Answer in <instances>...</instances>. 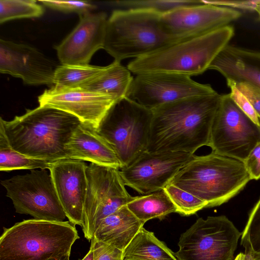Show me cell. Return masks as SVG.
Returning <instances> with one entry per match:
<instances>
[{"instance_id": "cell-40", "label": "cell", "mask_w": 260, "mask_h": 260, "mask_svg": "<svg viewBox=\"0 0 260 260\" xmlns=\"http://www.w3.org/2000/svg\"><path fill=\"white\" fill-rule=\"evenodd\" d=\"M258 14L259 19L260 20V5H259L255 11Z\"/></svg>"}, {"instance_id": "cell-4", "label": "cell", "mask_w": 260, "mask_h": 260, "mask_svg": "<svg viewBox=\"0 0 260 260\" xmlns=\"http://www.w3.org/2000/svg\"><path fill=\"white\" fill-rule=\"evenodd\" d=\"M234 27L227 25L204 35L176 42L129 62L127 69L136 75L170 73L189 76L209 69L216 56L234 35Z\"/></svg>"}, {"instance_id": "cell-6", "label": "cell", "mask_w": 260, "mask_h": 260, "mask_svg": "<svg viewBox=\"0 0 260 260\" xmlns=\"http://www.w3.org/2000/svg\"><path fill=\"white\" fill-rule=\"evenodd\" d=\"M0 238V260H47L70 255L79 239L69 221L23 220L3 228Z\"/></svg>"}, {"instance_id": "cell-2", "label": "cell", "mask_w": 260, "mask_h": 260, "mask_svg": "<svg viewBox=\"0 0 260 260\" xmlns=\"http://www.w3.org/2000/svg\"><path fill=\"white\" fill-rule=\"evenodd\" d=\"M75 116L52 107L39 106L7 121L0 128L10 146L25 155L51 162L68 159L66 146L81 123Z\"/></svg>"}, {"instance_id": "cell-1", "label": "cell", "mask_w": 260, "mask_h": 260, "mask_svg": "<svg viewBox=\"0 0 260 260\" xmlns=\"http://www.w3.org/2000/svg\"><path fill=\"white\" fill-rule=\"evenodd\" d=\"M222 94L194 96L152 109L146 151L192 154L209 146L212 123Z\"/></svg>"}, {"instance_id": "cell-11", "label": "cell", "mask_w": 260, "mask_h": 260, "mask_svg": "<svg viewBox=\"0 0 260 260\" xmlns=\"http://www.w3.org/2000/svg\"><path fill=\"white\" fill-rule=\"evenodd\" d=\"M260 142V126L236 105L230 93L222 94L211 131L212 152L244 161Z\"/></svg>"}, {"instance_id": "cell-18", "label": "cell", "mask_w": 260, "mask_h": 260, "mask_svg": "<svg viewBox=\"0 0 260 260\" xmlns=\"http://www.w3.org/2000/svg\"><path fill=\"white\" fill-rule=\"evenodd\" d=\"M87 167L85 161L66 159L54 162L49 169L67 217L73 225L81 227L87 191Z\"/></svg>"}, {"instance_id": "cell-39", "label": "cell", "mask_w": 260, "mask_h": 260, "mask_svg": "<svg viewBox=\"0 0 260 260\" xmlns=\"http://www.w3.org/2000/svg\"><path fill=\"white\" fill-rule=\"evenodd\" d=\"M70 255H64L60 258H50L47 260H70Z\"/></svg>"}, {"instance_id": "cell-32", "label": "cell", "mask_w": 260, "mask_h": 260, "mask_svg": "<svg viewBox=\"0 0 260 260\" xmlns=\"http://www.w3.org/2000/svg\"><path fill=\"white\" fill-rule=\"evenodd\" d=\"M228 86L230 88V96L236 105L253 122L260 126V120L248 99L230 81H226Z\"/></svg>"}, {"instance_id": "cell-26", "label": "cell", "mask_w": 260, "mask_h": 260, "mask_svg": "<svg viewBox=\"0 0 260 260\" xmlns=\"http://www.w3.org/2000/svg\"><path fill=\"white\" fill-rule=\"evenodd\" d=\"M54 162L22 154L10 145L3 130L0 128V170H34L49 169Z\"/></svg>"}, {"instance_id": "cell-5", "label": "cell", "mask_w": 260, "mask_h": 260, "mask_svg": "<svg viewBox=\"0 0 260 260\" xmlns=\"http://www.w3.org/2000/svg\"><path fill=\"white\" fill-rule=\"evenodd\" d=\"M161 15L144 9L114 10L107 20L103 49L120 62L145 56L183 40L166 33Z\"/></svg>"}, {"instance_id": "cell-38", "label": "cell", "mask_w": 260, "mask_h": 260, "mask_svg": "<svg viewBox=\"0 0 260 260\" xmlns=\"http://www.w3.org/2000/svg\"><path fill=\"white\" fill-rule=\"evenodd\" d=\"M93 250L91 245H90V249L87 254L84 257V258L81 260H93Z\"/></svg>"}, {"instance_id": "cell-13", "label": "cell", "mask_w": 260, "mask_h": 260, "mask_svg": "<svg viewBox=\"0 0 260 260\" xmlns=\"http://www.w3.org/2000/svg\"><path fill=\"white\" fill-rule=\"evenodd\" d=\"M196 155L184 152L144 151L131 165L119 169L125 186L142 194L163 189Z\"/></svg>"}, {"instance_id": "cell-15", "label": "cell", "mask_w": 260, "mask_h": 260, "mask_svg": "<svg viewBox=\"0 0 260 260\" xmlns=\"http://www.w3.org/2000/svg\"><path fill=\"white\" fill-rule=\"evenodd\" d=\"M118 100L113 96L80 87L45 90L38 97L39 106L57 108L77 117L95 130L112 106Z\"/></svg>"}, {"instance_id": "cell-34", "label": "cell", "mask_w": 260, "mask_h": 260, "mask_svg": "<svg viewBox=\"0 0 260 260\" xmlns=\"http://www.w3.org/2000/svg\"><path fill=\"white\" fill-rule=\"evenodd\" d=\"M202 1L206 4L250 11H255L257 7L260 5V0H204Z\"/></svg>"}, {"instance_id": "cell-3", "label": "cell", "mask_w": 260, "mask_h": 260, "mask_svg": "<svg viewBox=\"0 0 260 260\" xmlns=\"http://www.w3.org/2000/svg\"><path fill=\"white\" fill-rule=\"evenodd\" d=\"M250 180L243 161L211 152L196 155L170 183L204 201L207 208L228 202Z\"/></svg>"}, {"instance_id": "cell-22", "label": "cell", "mask_w": 260, "mask_h": 260, "mask_svg": "<svg viewBox=\"0 0 260 260\" xmlns=\"http://www.w3.org/2000/svg\"><path fill=\"white\" fill-rule=\"evenodd\" d=\"M133 78L127 67L114 60L95 79L80 87L110 95L119 100L126 96Z\"/></svg>"}, {"instance_id": "cell-24", "label": "cell", "mask_w": 260, "mask_h": 260, "mask_svg": "<svg viewBox=\"0 0 260 260\" xmlns=\"http://www.w3.org/2000/svg\"><path fill=\"white\" fill-rule=\"evenodd\" d=\"M126 206L144 223L150 219H162L176 212V207L164 189L141 196L135 197Z\"/></svg>"}, {"instance_id": "cell-12", "label": "cell", "mask_w": 260, "mask_h": 260, "mask_svg": "<svg viewBox=\"0 0 260 260\" xmlns=\"http://www.w3.org/2000/svg\"><path fill=\"white\" fill-rule=\"evenodd\" d=\"M216 92L210 85L198 83L189 76L152 73L136 75L126 97L152 110L184 98Z\"/></svg>"}, {"instance_id": "cell-31", "label": "cell", "mask_w": 260, "mask_h": 260, "mask_svg": "<svg viewBox=\"0 0 260 260\" xmlns=\"http://www.w3.org/2000/svg\"><path fill=\"white\" fill-rule=\"evenodd\" d=\"M39 2L51 9L68 13H76L79 15L91 13L96 6L88 1H48Z\"/></svg>"}, {"instance_id": "cell-29", "label": "cell", "mask_w": 260, "mask_h": 260, "mask_svg": "<svg viewBox=\"0 0 260 260\" xmlns=\"http://www.w3.org/2000/svg\"><path fill=\"white\" fill-rule=\"evenodd\" d=\"M241 244L245 247L246 253L254 260H260V199L250 212Z\"/></svg>"}, {"instance_id": "cell-28", "label": "cell", "mask_w": 260, "mask_h": 260, "mask_svg": "<svg viewBox=\"0 0 260 260\" xmlns=\"http://www.w3.org/2000/svg\"><path fill=\"white\" fill-rule=\"evenodd\" d=\"M124 9H144L156 12L161 15L180 7L202 4L198 0H126L112 2Z\"/></svg>"}, {"instance_id": "cell-19", "label": "cell", "mask_w": 260, "mask_h": 260, "mask_svg": "<svg viewBox=\"0 0 260 260\" xmlns=\"http://www.w3.org/2000/svg\"><path fill=\"white\" fill-rule=\"evenodd\" d=\"M68 159L120 169L123 166L112 146L93 127L81 123L67 144Z\"/></svg>"}, {"instance_id": "cell-17", "label": "cell", "mask_w": 260, "mask_h": 260, "mask_svg": "<svg viewBox=\"0 0 260 260\" xmlns=\"http://www.w3.org/2000/svg\"><path fill=\"white\" fill-rule=\"evenodd\" d=\"M79 16L76 26L55 47L61 64H88L93 54L104 48L107 13L91 12Z\"/></svg>"}, {"instance_id": "cell-27", "label": "cell", "mask_w": 260, "mask_h": 260, "mask_svg": "<svg viewBox=\"0 0 260 260\" xmlns=\"http://www.w3.org/2000/svg\"><path fill=\"white\" fill-rule=\"evenodd\" d=\"M44 7L34 0H0V23L15 19L41 16Z\"/></svg>"}, {"instance_id": "cell-35", "label": "cell", "mask_w": 260, "mask_h": 260, "mask_svg": "<svg viewBox=\"0 0 260 260\" xmlns=\"http://www.w3.org/2000/svg\"><path fill=\"white\" fill-rule=\"evenodd\" d=\"M236 87L248 99L251 103L260 120V89L247 82H234Z\"/></svg>"}, {"instance_id": "cell-9", "label": "cell", "mask_w": 260, "mask_h": 260, "mask_svg": "<svg viewBox=\"0 0 260 260\" xmlns=\"http://www.w3.org/2000/svg\"><path fill=\"white\" fill-rule=\"evenodd\" d=\"M16 212L37 220L63 221L67 217L50 174L46 170H31L1 181Z\"/></svg>"}, {"instance_id": "cell-30", "label": "cell", "mask_w": 260, "mask_h": 260, "mask_svg": "<svg viewBox=\"0 0 260 260\" xmlns=\"http://www.w3.org/2000/svg\"><path fill=\"white\" fill-rule=\"evenodd\" d=\"M164 189L174 204L176 212L182 215L194 214L207 208L205 202L173 184L169 183Z\"/></svg>"}, {"instance_id": "cell-14", "label": "cell", "mask_w": 260, "mask_h": 260, "mask_svg": "<svg viewBox=\"0 0 260 260\" xmlns=\"http://www.w3.org/2000/svg\"><path fill=\"white\" fill-rule=\"evenodd\" d=\"M241 15L236 9L203 3L180 7L162 14L160 22L168 35L184 40L229 25Z\"/></svg>"}, {"instance_id": "cell-10", "label": "cell", "mask_w": 260, "mask_h": 260, "mask_svg": "<svg viewBox=\"0 0 260 260\" xmlns=\"http://www.w3.org/2000/svg\"><path fill=\"white\" fill-rule=\"evenodd\" d=\"M87 191L82 226L84 237L91 241L101 222L132 201L119 170L90 163L86 168Z\"/></svg>"}, {"instance_id": "cell-23", "label": "cell", "mask_w": 260, "mask_h": 260, "mask_svg": "<svg viewBox=\"0 0 260 260\" xmlns=\"http://www.w3.org/2000/svg\"><path fill=\"white\" fill-rule=\"evenodd\" d=\"M123 260H178L154 233L142 227L123 251Z\"/></svg>"}, {"instance_id": "cell-25", "label": "cell", "mask_w": 260, "mask_h": 260, "mask_svg": "<svg viewBox=\"0 0 260 260\" xmlns=\"http://www.w3.org/2000/svg\"><path fill=\"white\" fill-rule=\"evenodd\" d=\"M88 64H61L56 67L53 86L56 88H76L82 86L98 77L106 69Z\"/></svg>"}, {"instance_id": "cell-36", "label": "cell", "mask_w": 260, "mask_h": 260, "mask_svg": "<svg viewBox=\"0 0 260 260\" xmlns=\"http://www.w3.org/2000/svg\"><path fill=\"white\" fill-rule=\"evenodd\" d=\"M251 180L260 179V142L243 161Z\"/></svg>"}, {"instance_id": "cell-20", "label": "cell", "mask_w": 260, "mask_h": 260, "mask_svg": "<svg viewBox=\"0 0 260 260\" xmlns=\"http://www.w3.org/2000/svg\"><path fill=\"white\" fill-rule=\"evenodd\" d=\"M209 69L217 71L226 79L247 82L260 89V51L230 45L213 60Z\"/></svg>"}, {"instance_id": "cell-8", "label": "cell", "mask_w": 260, "mask_h": 260, "mask_svg": "<svg viewBox=\"0 0 260 260\" xmlns=\"http://www.w3.org/2000/svg\"><path fill=\"white\" fill-rule=\"evenodd\" d=\"M241 235L224 215L199 218L181 235L174 254L178 260H232Z\"/></svg>"}, {"instance_id": "cell-16", "label": "cell", "mask_w": 260, "mask_h": 260, "mask_svg": "<svg viewBox=\"0 0 260 260\" xmlns=\"http://www.w3.org/2000/svg\"><path fill=\"white\" fill-rule=\"evenodd\" d=\"M57 65L36 49L0 40V72L22 79L25 84L53 86Z\"/></svg>"}, {"instance_id": "cell-7", "label": "cell", "mask_w": 260, "mask_h": 260, "mask_svg": "<svg viewBox=\"0 0 260 260\" xmlns=\"http://www.w3.org/2000/svg\"><path fill=\"white\" fill-rule=\"evenodd\" d=\"M152 110L125 97L110 108L96 129L113 148L123 168L146 150Z\"/></svg>"}, {"instance_id": "cell-37", "label": "cell", "mask_w": 260, "mask_h": 260, "mask_svg": "<svg viewBox=\"0 0 260 260\" xmlns=\"http://www.w3.org/2000/svg\"><path fill=\"white\" fill-rule=\"evenodd\" d=\"M234 260H254V259L249 254L240 253L237 255Z\"/></svg>"}, {"instance_id": "cell-21", "label": "cell", "mask_w": 260, "mask_h": 260, "mask_svg": "<svg viewBox=\"0 0 260 260\" xmlns=\"http://www.w3.org/2000/svg\"><path fill=\"white\" fill-rule=\"evenodd\" d=\"M144 224L125 205L103 219L93 237L123 251Z\"/></svg>"}, {"instance_id": "cell-33", "label": "cell", "mask_w": 260, "mask_h": 260, "mask_svg": "<svg viewBox=\"0 0 260 260\" xmlns=\"http://www.w3.org/2000/svg\"><path fill=\"white\" fill-rule=\"evenodd\" d=\"M91 245L93 250V260H123V251L94 237L91 240Z\"/></svg>"}]
</instances>
